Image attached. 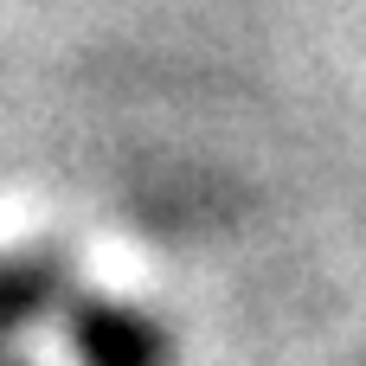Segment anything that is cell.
Returning <instances> with one entry per match:
<instances>
[{"instance_id":"1","label":"cell","mask_w":366,"mask_h":366,"mask_svg":"<svg viewBox=\"0 0 366 366\" xmlns=\"http://www.w3.org/2000/svg\"><path fill=\"white\" fill-rule=\"evenodd\" d=\"M71 341H77L84 366H161V354H167L161 328L122 302H77Z\"/></svg>"}]
</instances>
